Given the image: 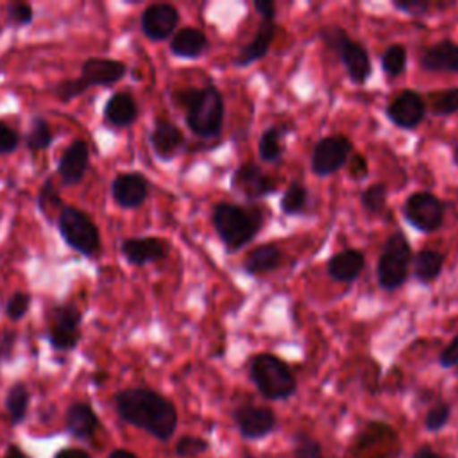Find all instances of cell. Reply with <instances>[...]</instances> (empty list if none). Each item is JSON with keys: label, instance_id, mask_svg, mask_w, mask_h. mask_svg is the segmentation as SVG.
I'll use <instances>...</instances> for the list:
<instances>
[{"label": "cell", "instance_id": "cell-1", "mask_svg": "<svg viewBox=\"0 0 458 458\" xmlns=\"http://www.w3.org/2000/svg\"><path fill=\"white\" fill-rule=\"evenodd\" d=\"M114 408L125 422L148 431L159 440H168L177 428V410L172 401L145 386L118 392Z\"/></svg>", "mask_w": 458, "mask_h": 458}, {"label": "cell", "instance_id": "cell-2", "mask_svg": "<svg viewBox=\"0 0 458 458\" xmlns=\"http://www.w3.org/2000/svg\"><path fill=\"white\" fill-rule=\"evenodd\" d=\"M186 111V123L200 138L218 136L224 123V98L215 86L186 88L177 93Z\"/></svg>", "mask_w": 458, "mask_h": 458}, {"label": "cell", "instance_id": "cell-3", "mask_svg": "<svg viewBox=\"0 0 458 458\" xmlns=\"http://www.w3.org/2000/svg\"><path fill=\"white\" fill-rule=\"evenodd\" d=\"M213 224L227 250H238L256 236L261 227V216L258 211L220 202L213 209Z\"/></svg>", "mask_w": 458, "mask_h": 458}, {"label": "cell", "instance_id": "cell-4", "mask_svg": "<svg viewBox=\"0 0 458 458\" xmlns=\"http://www.w3.org/2000/svg\"><path fill=\"white\" fill-rule=\"evenodd\" d=\"M57 231L63 242L84 258H93L100 252L102 240L97 224L88 213L75 206H64L57 215Z\"/></svg>", "mask_w": 458, "mask_h": 458}, {"label": "cell", "instance_id": "cell-5", "mask_svg": "<svg viewBox=\"0 0 458 458\" xmlns=\"http://www.w3.org/2000/svg\"><path fill=\"white\" fill-rule=\"evenodd\" d=\"M249 374L261 395L267 399H288L297 390L292 370L274 354H258L250 361Z\"/></svg>", "mask_w": 458, "mask_h": 458}, {"label": "cell", "instance_id": "cell-6", "mask_svg": "<svg viewBox=\"0 0 458 458\" xmlns=\"http://www.w3.org/2000/svg\"><path fill=\"white\" fill-rule=\"evenodd\" d=\"M411 250L406 236L395 231L383 245L381 256L377 259V283L385 290L399 288L408 277Z\"/></svg>", "mask_w": 458, "mask_h": 458}, {"label": "cell", "instance_id": "cell-7", "mask_svg": "<svg viewBox=\"0 0 458 458\" xmlns=\"http://www.w3.org/2000/svg\"><path fill=\"white\" fill-rule=\"evenodd\" d=\"M81 324L82 313L81 310L72 304H55L48 313V326H47V340L55 351H72L77 347L81 340Z\"/></svg>", "mask_w": 458, "mask_h": 458}, {"label": "cell", "instance_id": "cell-8", "mask_svg": "<svg viewBox=\"0 0 458 458\" xmlns=\"http://www.w3.org/2000/svg\"><path fill=\"white\" fill-rule=\"evenodd\" d=\"M404 218L419 231H437L444 222V204L433 193L417 191L404 202Z\"/></svg>", "mask_w": 458, "mask_h": 458}, {"label": "cell", "instance_id": "cell-9", "mask_svg": "<svg viewBox=\"0 0 458 458\" xmlns=\"http://www.w3.org/2000/svg\"><path fill=\"white\" fill-rule=\"evenodd\" d=\"M352 152V143L345 136L322 138L311 156V168L317 175H329L342 168Z\"/></svg>", "mask_w": 458, "mask_h": 458}, {"label": "cell", "instance_id": "cell-10", "mask_svg": "<svg viewBox=\"0 0 458 458\" xmlns=\"http://www.w3.org/2000/svg\"><path fill=\"white\" fill-rule=\"evenodd\" d=\"M179 23V11L172 4H150L140 18L141 32L150 41H163L174 34Z\"/></svg>", "mask_w": 458, "mask_h": 458}, {"label": "cell", "instance_id": "cell-11", "mask_svg": "<svg viewBox=\"0 0 458 458\" xmlns=\"http://www.w3.org/2000/svg\"><path fill=\"white\" fill-rule=\"evenodd\" d=\"M120 250L127 263L134 267H143L165 259L170 252V245L166 240L157 236H140L125 238L120 245Z\"/></svg>", "mask_w": 458, "mask_h": 458}, {"label": "cell", "instance_id": "cell-12", "mask_svg": "<svg viewBox=\"0 0 458 458\" xmlns=\"http://www.w3.org/2000/svg\"><path fill=\"white\" fill-rule=\"evenodd\" d=\"M111 195L123 209L140 208L148 197V181L138 172L118 174L111 182Z\"/></svg>", "mask_w": 458, "mask_h": 458}, {"label": "cell", "instance_id": "cell-13", "mask_svg": "<svg viewBox=\"0 0 458 458\" xmlns=\"http://www.w3.org/2000/svg\"><path fill=\"white\" fill-rule=\"evenodd\" d=\"M426 106L419 93L404 89L386 107V116L401 129H413L424 120Z\"/></svg>", "mask_w": 458, "mask_h": 458}, {"label": "cell", "instance_id": "cell-14", "mask_svg": "<svg viewBox=\"0 0 458 458\" xmlns=\"http://www.w3.org/2000/svg\"><path fill=\"white\" fill-rule=\"evenodd\" d=\"M234 422L238 431L245 438H261L267 437L270 431H274L277 420L270 408L265 406H252L245 404L236 408L234 411Z\"/></svg>", "mask_w": 458, "mask_h": 458}, {"label": "cell", "instance_id": "cell-15", "mask_svg": "<svg viewBox=\"0 0 458 458\" xmlns=\"http://www.w3.org/2000/svg\"><path fill=\"white\" fill-rule=\"evenodd\" d=\"M127 73L125 63L109 57H88L81 64V75L89 88L93 86H113L122 81Z\"/></svg>", "mask_w": 458, "mask_h": 458}, {"label": "cell", "instance_id": "cell-16", "mask_svg": "<svg viewBox=\"0 0 458 458\" xmlns=\"http://www.w3.org/2000/svg\"><path fill=\"white\" fill-rule=\"evenodd\" d=\"M89 168V147L84 140L72 141L57 163L61 181L68 186L79 184Z\"/></svg>", "mask_w": 458, "mask_h": 458}, {"label": "cell", "instance_id": "cell-17", "mask_svg": "<svg viewBox=\"0 0 458 458\" xmlns=\"http://www.w3.org/2000/svg\"><path fill=\"white\" fill-rule=\"evenodd\" d=\"M333 52H336L340 55L352 82L361 84L370 77L372 64H370L369 52L358 41H352L349 36H345V38H342V41H338L335 45Z\"/></svg>", "mask_w": 458, "mask_h": 458}, {"label": "cell", "instance_id": "cell-18", "mask_svg": "<svg viewBox=\"0 0 458 458\" xmlns=\"http://www.w3.org/2000/svg\"><path fill=\"white\" fill-rule=\"evenodd\" d=\"M233 188L245 199L256 200L274 191V181L254 163L242 165L233 175Z\"/></svg>", "mask_w": 458, "mask_h": 458}, {"label": "cell", "instance_id": "cell-19", "mask_svg": "<svg viewBox=\"0 0 458 458\" xmlns=\"http://www.w3.org/2000/svg\"><path fill=\"white\" fill-rule=\"evenodd\" d=\"M184 145L181 129L168 120H156L150 131V147L159 159H172Z\"/></svg>", "mask_w": 458, "mask_h": 458}, {"label": "cell", "instance_id": "cell-20", "mask_svg": "<svg viewBox=\"0 0 458 458\" xmlns=\"http://www.w3.org/2000/svg\"><path fill=\"white\" fill-rule=\"evenodd\" d=\"M104 118L116 129L132 125L138 118V104L134 97L127 91L113 93L104 104Z\"/></svg>", "mask_w": 458, "mask_h": 458}, {"label": "cell", "instance_id": "cell-21", "mask_svg": "<svg viewBox=\"0 0 458 458\" xmlns=\"http://www.w3.org/2000/svg\"><path fill=\"white\" fill-rule=\"evenodd\" d=\"M420 66L429 72L458 73V43L444 39L426 48L420 57Z\"/></svg>", "mask_w": 458, "mask_h": 458}, {"label": "cell", "instance_id": "cell-22", "mask_svg": "<svg viewBox=\"0 0 458 458\" xmlns=\"http://www.w3.org/2000/svg\"><path fill=\"white\" fill-rule=\"evenodd\" d=\"M208 43L209 41L200 29L184 27L174 34L170 41V52L182 59H197L206 52Z\"/></svg>", "mask_w": 458, "mask_h": 458}, {"label": "cell", "instance_id": "cell-23", "mask_svg": "<svg viewBox=\"0 0 458 458\" xmlns=\"http://www.w3.org/2000/svg\"><path fill=\"white\" fill-rule=\"evenodd\" d=\"M363 267H365L363 254L354 249H345L329 259L327 272L335 281L351 283L361 274Z\"/></svg>", "mask_w": 458, "mask_h": 458}, {"label": "cell", "instance_id": "cell-24", "mask_svg": "<svg viewBox=\"0 0 458 458\" xmlns=\"http://www.w3.org/2000/svg\"><path fill=\"white\" fill-rule=\"evenodd\" d=\"M97 426H98V419L88 403H73L68 406L66 428L73 437L86 440L95 433Z\"/></svg>", "mask_w": 458, "mask_h": 458}, {"label": "cell", "instance_id": "cell-25", "mask_svg": "<svg viewBox=\"0 0 458 458\" xmlns=\"http://www.w3.org/2000/svg\"><path fill=\"white\" fill-rule=\"evenodd\" d=\"M283 261V252L276 243H265V245H258L254 247L245 261H243V270L250 276H258V274H267L274 268H277Z\"/></svg>", "mask_w": 458, "mask_h": 458}, {"label": "cell", "instance_id": "cell-26", "mask_svg": "<svg viewBox=\"0 0 458 458\" xmlns=\"http://www.w3.org/2000/svg\"><path fill=\"white\" fill-rule=\"evenodd\" d=\"M274 30H276L274 21H265L263 20V23L259 25L256 36L242 48V52L234 59V64L247 66V64L261 59L268 52V48H270V43H272V38H274Z\"/></svg>", "mask_w": 458, "mask_h": 458}, {"label": "cell", "instance_id": "cell-27", "mask_svg": "<svg viewBox=\"0 0 458 458\" xmlns=\"http://www.w3.org/2000/svg\"><path fill=\"white\" fill-rule=\"evenodd\" d=\"M444 256L437 250L426 249L415 256V276L422 283H429L442 272Z\"/></svg>", "mask_w": 458, "mask_h": 458}, {"label": "cell", "instance_id": "cell-28", "mask_svg": "<svg viewBox=\"0 0 458 458\" xmlns=\"http://www.w3.org/2000/svg\"><path fill=\"white\" fill-rule=\"evenodd\" d=\"M29 401H30V394L23 383H14L9 388V392L5 395V410H7L13 424H20L25 419Z\"/></svg>", "mask_w": 458, "mask_h": 458}, {"label": "cell", "instance_id": "cell-29", "mask_svg": "<svg viewBox=\"0 0 458 458\" xmlns=\"http://www.w3.org/2000/svg\"><path fill=\"white\" fill-rule=\"evenodd\" d=\"M54 141V134L50 131L48 122L43 116H32L30 127L25 134V145L30 152H41L50 147Z\"/></svg>", "mask_w": 458, "mask_h": 458}, {"label": "cell", "instance_id": "cell-30", "mask_svg": "<svg viewBox=\"0 0 458 458\" xmlns=\"http://www.w3.org/2000/svg\"><path fill=\"white\" fill-rule=\"evenodd\" d=\"M38 208H39L41 215H43L48 222H52V213H54V211H57V215H59V211L64 208V206H63V200H61V195L57 193V190H55V186H54V182H52V177H48V179L41 184V188H39V193H38Z\"/></svg>", "mask_w": 458, "mask_h": 458}, {"label": "cell", "instance_id": "cell-31", "mask_svg": "<svg viewBox=\"0 0 458 458\" xmlns=\"http://www.w3.org/2000/svg\"><path fill=\"white\" fill-rule=\"evenodd\" d=\"M283 129L270 127L259 138V156L265 161H276L283 154Z\"/></svg>", "mask_w": 458, "mask_h": 458}, {"label": "cell", "instance_id": "cell-32", "mask_svg": "<svg viewBox=\"0 0 458 458\" xmlns=\"http://www.w3.org/2000/svg\"><path fill=\"white\" fill-rule=\"evenodd\" d=\"M308 202V193L304 190V186H301L299 182H292L286 191L283 193L281 199V209L288 215H297L301 211H304Z\"/></svg>", "mask_w": 458, "mask_h": 458}, {"label": "cell", "instance_id": "cell-33", "mask_svg": "<svg viewBox=\"0 0 458 458\" xmlns=\"http://www.w3.org/2000/svg\"><path fill=\"white\" fill-rule=\"evenodd\" d=\"M381 64H383V70L386 72V75H390V77L399 75L406 66V50H404V47L403 45H390L381 55Z\"/></svg>", "mask_w": 458, "mask_h": 458}, {"label": "cell", "instance_id": "cell-34", "mask_svg": "<svg viewBox=\"0 0 458 458\" xmlns=\"http://www.w3.org/2000/svg\"><path fill=\"white\" fill-rule=\"evenodd\" d=\"M88 89H89V86H88V82H86L82 77H77V79H64V81L57 82L55 88H54L57 98H59L61 102H64V104L70 102V100H73V98H77V97H81V95H84Z\"/></svg>", "mask_w": 458, "mask_h": 458}, {"label": "cell", "instance_id": "cell-35", "mask_svg": "<svg viewBox=\"0 0 458 458\" xmlns=\"http://www.w3.org/2000/svg\"><path fill=\"white\" fill-rule=\"evenodd\" d=\"M431 111L438 116H447L458 111V88H451L435 95Z\"/></svg>", "mask_w": 458, "mask_h": 458}, {"label": "cell", "instance_id": "cell-36", "mask_svg": "<svg viewBox=\"0 0 458 458\" xmlns=\"http://www.w3.org/2000/svg\"><path fill=\"white\" fill-rule=\"evenodd\" d=\"M30 302H32L30 293H27V292H14L7 299V302H5V315L11 320H14V322L21 320L27 315V311L30 308Z\"/></svg>", "mask_w": 458, "mask_h": 458}, {"label": "cell", "instance_id": "cell-37", "mask_svg": "<svg viewBox=\"0 0 458 458\" xmlns=\"http://www.w3.org/2000/svg\"><path fill=\"white\" fill-rule=\"evenodd\" d=\"M386 200V188L383 182L370 184L363 193H361V204L369 213H377L383 209Z\"/></svg>", "mask_w": 458, "mask_h": 458}, {"label": "cell", "instance_id": "cell-38", "mask_svg": "<svg viewBox=\"0 0 458 458\" xmlns=\"http://www.w3.org/2000/svg\"><path fill=\"white\" fill-rule=\"evenodd\" d=\"M7 20L16 27H25L34 20V9L30 4L14 2L7 5Z\"/></svg>", "mask_w": 458, "mask_h": 458}, {"label": "cell", "instance_id": "cell-39", "mask_svg": "<svg viewBox=\"0 0 458 458\" xmlns=\"http://www.w3.org/2000/svg\"><path fill=\"white\" fill-rule=\"evenodd\" d=\"M292 458H324V454H322V447L318 442H315L310 437L297 435Z\"/></svg>", "mask_w": 458, "mask_h": 458}, {"label": "cell", "instance_id": "cell-40", "mask_svg": "<svg viewBox=\"0 0 458 458\" xmlns=\"http://www.w3.org/2000/svg\"><path fill=\"white\" fill-rule=\"evenodd\" d=\"M449 415H451V408L447 403H437L435 406L429 408V411L426 413V419H424V424L429 431H437L440 428L445 426V422L449 420Z\"/></svg>", "mask_w": 458, "mask_h": 458}, {"label": "cell", "instance_id": "cell-41", "mask_svg": "<svg viewBox=\"0 0 458 458\" xmlns=\"http://www.w3.org/2000/svg\"><path fill=\"white\" fill-rule=\"evenodd\" d=\"M208 449V442L204 438L199 437H191V435H184L182 438H179V442L175 444V453L179 456H195L200 454Z\"/></svg>", "mask_w": 458, "mask_h": 458}, {"label": "cell", "instance_id": "cell-42", "mask_svg": "<svg viewBox=\"0 0 458 458\" xmlns=\"http://www.w3.org/2000/svg\"><path fill=\"white\" fill-rule=\"evenodd\" d=\"M20 145V134L14 127L0 120V156L13 154Z\"/></svg>", "mask_w": 458, "mask_h": 458}, {"label": "cell", "instance_id": "cell-43", "mask_svg": "<svg viewBox=\"0 0 458 458\" xmlns=\"http://www.w3.org/2000/svg\"><path fill=\"white\" fill-rule=\"evenodd\" d=\"M394 7L411 16H422L433 7V4L428 0H394Z\"/></svg>", "mask_w": 458, "mask_h": 458}, {"label": "cell", "instance_id": "cell-44", "mask_svg": "<svg viewBox=\"0 0 458 458\" xmlns=\"http://www.w3.org/2000/svg\"><path fill=\"white\" fill-rule=\"evenodd\" d=\"M16 340H18V335L14 329H5L2 335H0V363H5L13 358V352H14V347H16Z\"/></svg>", "mask_w": 458, "mask_h": 458}, {"label": "cell", "instance_id": "cell-45", "mask_svg": "<svg viewBox=\"0 0 458 458\" xmlns=\"http://www.w3.org/2000/svg\"><path fill=\"white\" fill-rule=\"evenodd\" d=\"M440 365L442 367H454V365H458V336H454L451 340V344L442 351Z\"/></svg>", "mask_w": 458, "mask_h": 458}, {"label": "cell", "instance_id": "cell-46", "mask_svg": "<svg viewBox=\"0 0 458 458\" xmlns=\"http://www.w3.org/2000/svg\"><path fill=\"white\" fill-rule=\"evenodd\" d=\"M349 174L354 179H361L367 175V161L361 156H354L351 157V166H349Z\"/></svg>", "mask_w": 458, "mask_h": 458}, {"label": "cell", "instance_id": "cell-47", "mask_svg": "<svg viewBox=\"0 0 458 458\" xmlns=\"http://www.w3.org/2000/svg\"><path fill=\"white\" fill-rule=\"evenodd\" d=\"M254 7H256V11L261 14V18H263L265 21H272V20H274L276 5H274L270 0H256V2H254Z\"/></svg>", "mask_w": 458, "mask_h": 458}, {"label": "cell", "instance_id": "cell-48", "mask_svg": "<svg viewBox=\"0 0 458 458\" xmlns=\"http://www.w3.org/2000/svg\"><path fill=\"white\" fill-rule=\"evenodd\" d=\"M54 458H91L84 449L79 447H66L63 451H59Z\"/></svg>", "mask_w": 458, "mask_h": 458}, {"label": "cell", "instance_id": "cell-49", "mask_svg": "<svg viewBox=\"0 0 458 458\" xmlns=\"http://www.w3.org/2000/svg\"><path fill=\"white\" fill-rule=\"evenodd\" d=\"M413 458H442V456L437 454L435 451H431V447L424 445V447H420V449L413 454Z\"/></svg>", "mask_w": 458, "mask_h": 458}, {"label": "cell", "instance_id": "cell-50", "mask_svg": "<svg viewBox=\"0 0 458 458\" xmlns=\"http://www.w3.org/2000/svg\"><path fill=\"white\" fill-rule=\"evenodd\" d=\"M5 458H27V456L23 454V451H21L20 447L9 445V449H7V453H5Z\"/></svg>", "mask_w": 458, "mask_h": 458}, {"label": "cell", "instance_id": "cell-51", "mask_svg": "<svg viewBox=\"0 0 458 458\" xmlns=\"http://www.w3.org/2000/svg\"><path fill=\"white\" fill-rule=\"evenodd\" d=\"M107 458H138V456H134L132 453H129V451H125V449H116V451H113Z\"/></svg>", "mask_w": 458, "mask_h": 458}]
</instances>
